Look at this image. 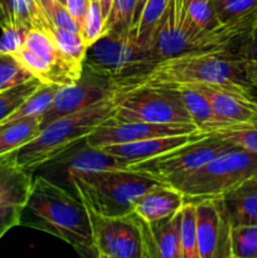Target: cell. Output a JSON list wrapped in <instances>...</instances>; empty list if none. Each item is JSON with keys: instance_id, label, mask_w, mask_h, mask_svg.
<instances>
[{"instance_id": "obj_36", "label": "cell", "mask_w": 257, "mask_h": 258, "mask_svg": "<svg viewBox=\"0 0 257 258\" xmlns=\"http://www.w3.org/2000/svg\"><path fill=\"white\" fill-rule=\"evenodd\" d=\"M2 37H0V50L7 53H14L19 49L24 43L25 34L28 32L19 29V28L12 27V25H3Z\"/></svg>"}, {"instance_id": "obj_15", "label": "cell", "mask_w": 257, "mask_h": 258, "mask_svg": "<svg viewBox=\"0 0 257 258\" xmlns=\"http://www.w3.org/2000/svg\"><path fill=\"white\" fill-rule=\"evenodd\" d=\"M143 232L144 258H183L179 212L168 218L146 222L138 216Z\"/></svg>"}, {"instance_id": "obj_2", "label": "cell", "mask_w": 257, "mask_h": 258, "mask_svg": "<svg viewBox=\"0 0 257 258\" xmlns=\"http://www.w3.org/2000/svg\"><path fill=\"white\" fill-rule=\"evenodd\" d=\"M30 226L58 237L86 256L96 257L87 207L76 193L43 175H34L25 208Z\"/></svg>"}, {"instance_id": "obj_30", "label": "cell", "mask_w": 257, "mask_h": 258, "mask_svg": "<svg viewBox=\"0 0 257 258\" xmlns=\"http://www.w3.org/2000/svg\"><path fill=\"white\" fill-rule=\"evenodd\" d=\"M52 33L55 43L59 49L65 53L66 57L70 58L76 64L83 66L88 47L86 45L81 33L60 29L57 27H53Z\"/></svg>"}, {"instance_id": "obj_32", "label": "cell", "mask_w": 257, "mask_h": 258, "mask_svg": "<svg viewBox=\"0 0 257 258\" xmlns=\"http://www.w3.org/2000/svg\"><path fill=\"white\" fill-rule=\"evenodd\" d=\"M213 5L221 24L257 12V0H213Z\"/></svg>"}, {"instance_id": "obj_10", "label": "cell", "mask_w": 257, "mask_h": 258, "mask_svg": "<svg viewBox=\"0 0 257 258\" xmlns=\"http://www.w3.org/2000/svg\"><path fill=\"white\" fill-rule=\"evenodd\" d=\"M121 92L123 90L116 78L83 64L82 73L76 82L58 88L48 110L40 116V127L44 128L62 116L77 112Z\"/></svg>"}, {"instance_id": "obj_18", "label": "cell", "mask_w": 257, "mask_h": 258, "mask_svg": "<svg viewBox=\"0 0 257 258\" xmlns=\"http://www.w3.org/2000/svg\"><path fill=\"white\" fill-rule=\"evenodd\" d=\"M185 203V197L174 186L159 184L135 202L134 213L146 222L159 221L174 216Z\"/></svg>"}, {"instance_id": "obj_46", "label": "cell", "mask_w": 257, "mask_h": 258, "mask_svg": "<svg viewBox=\"0 0 257 258\" xmlns=\"http://www.w3.org/2000/svg\"><path fill=\"white\" fill-rule=\"evenodd\" d=\"M95 2H98V0H95Z\"/></svg>"}, {"instance_id": "obj_42", "label": "cell", "mask_w": 257, "mask_h": 258, "mask_svg": "<svg viewBox=\"0 0 257 258\" xmlns=\"http://www.w3.org/2000/svg\"><path fill=\"white\" fill-rule=\"evenodd\" d=\"M146 0H136V7H135V12H134V18H133V27H135V25L138 24Z\"/></svg>"}, {"instance_id": "obj_7", "label": "cell", "mask_w": 257, "mask_h": 258, "mask_svg": "<svg viewBox=\"0 0 257 258\" xmlns=\"http://www.w3.org/2000/svg\"><path fill=\"white\" fill-rule=\"evenodd\" d=\"M232 146L233 145L217 135L203 133L196 140L189 141L150 160L135 164L131 169L149 174L163 184L175 188L203 164Z\"/></svg>"}, {"instance_id": "obj_43", "label": "cell", "mask_w": 257, "mask_h": 258, "mask_svg": "<svg viewBox=\"0 0 257 258\" xmlns=\"http://www.w3.org/2000/svg\"><path fill=\"white\" fill-rule=\"evenodd\" d=\"M100 2V7H101V10H102V15L103 18H107L108 13H110L111 10V7H112V3L113 0H98Z\"/></svg>"}, {"instance_id": "obj_24", "label": "cell", "mask_w": 257, "mask_h": 258, "mask_svg": "<svg viewBox=\"0 0 257 258\" xmlns=\"http://www.w3.org/2000/svg\"><path fill=\"white\" fill-rule=\"evenodd\" d=\"M59 87L60 86L57 85H44V83H42L29 97L25 98L10 115H8L0 122V126L4 125V123L12 122V121L22 120V118L42 116L50 106Z\"/></svg>"}, {"instance_id": "obj_20", "label": "cell", "mask_w": 257, "mask_h": 258, "mask_svg": "<svg viewBox=\"0 0 257 258\" xmlns=\"http://www.w3.org/2000/svg\"><path fill=\"white\" fill-rule=\"evenodd\" d=\"M3 25H12L29 32L42 29L53 32V24L39 0H2Z\"/></svg>"}, {"instance_id": "obj_26", "label": "cell", "mask_w": 257, "mask_h": 258, "mask_svg": "<svg viewBox=\"0 0 257 258\" xmlns=\"http://www.w3.org/2000/svg\"><path fill=\"white\" fill-rule=\"evenodd\" d=\"M206 134H213L231 145L257 154V122L221 126Z\"/></svg>"}, {"instance_id": "obj_13", "label": "cell", "mask_w": 257, "mask_h": 258, "mask_svg": "<svg viewBox=\"0 0 257 258\" xmlns=\"http://www.w3.org/2000/svg\"><path fill=\"white\" fill-rule=\"evenodd\" d=\"M115 168H131V164L103 149L90 146L83 140L43 165L39 170L45 173L43 176L66 186L68 185V178L73 173Z\"/></svg>"}, {"instance_id": "obj_9", "label": "cell", "mask_w": 257, "mask_h": 258, "mask_svg": "<svg viewBox=\"0 0 257 258\" xmlns=\"http://www.w3.org/2000/svg\"><path fill=\"white\" fill-rule=\"evenodd\" d=\"M112 121L194 125L173 88H140L123 92Z\"/></svg>"}, {"instance_id": "obj_12", "label": "cell", "mask_w": 257, "mask_h": 258, "mask_svg": "<svg viewBox=\"0 0 257 258\" xmlns=\"http://www.w3.org/2000/svg\"><path fill=\"white\" fill-rule=\"evenodd\" d=\"M198 258H231V228L223 197L196 202Z\"/></svg>"}, {"instance_id": "obj_11", "label": "cell", "mask_w": 257, "mask_h": 258, "mask_svg": "<svg viewBox=\"0 0 257 258\" xmlns=\"http://www.w3.org/2000/svg\"><path fill=\"white\" fill-rule=\"evenodd\" d=\"M87 212L96 257L144 258L143 232L134 212L121 217L101 216L88 207Z\"/></svg>"}, {"instance_id": "obj_21", "label": "cell", "mask_w": 257, "mask_h": 258, "mask_svg": "<svg viewBox=\"0 0 257 258\" xmlns=\"http://www.w3.org/2000/svg\"><path fill=\"white\" fill-rule=\"evenodd\" d=\"M223 199L232 226L257 224V176Z\"/></svg>"}, {"instance_id": "obj_14", "label": "cell", "mask_w": 257, "mask_h": 258, "mask_svg": "<svg viewBox=\"0 0 257 258\" xmlns=\"http://www.w3.org/2000/svg\"><path fill=\"white\" fill-rule=\"evenodd\" d=\"M198 131L194 125H178V123H151V122H115L112 117L98 126L92 134L85 139L86 144L93 148L118 145L134 143L144 139L160 138V136L181 135ZM201 131V130H199Z\"/></svg>"}, {"instance_id": "obj_37", "label": "cell", "mask_w": 257, "mask_h": 258, "mask_svg": "<svg viewBox=\"0 0 257 258\" xmlns=\"http://www.w3.org/2000/svg\"><path fill=\"white\" fill-rule=\"evenodd\" d=\"M24 207L0 206V239L15 226L22 223Z\"/></svg>"}, {"instance_id": "obj_3", "label": "cell", "mask_w": 257, "mask_h": 258, "mask_svg": "<svg viewBox=\"0 0 257 258\" xmlns=\"http://www.w3.org/2000/svg\"><path fill=\"white\" fill-rule=\"evenodd\" d=\"M123 92L50 122L32 141L13 153L15 163L24 170L34 174L43 165L85 140L98 126L110 120Z\"/></svg>"}, {"instance_id": "obj_31", "label": "cell", "mask_w": 257, "mask_h": 258, "mask_svg": "<svg viewBox=\"0 0 257 258\" xmlns=\"http://www.w3.org/2000/svg\"><path fill=\"white\" fill-rule=\"evenodd\" d=\"M185 12L189 20L202 30H213L221 24L213 0H185Z\"/></svg>"}, {"instance_id": "obj_33", "label": "cell", "mask_w": 257, "mask_h": 258, "mask_svg": "<svg viewBox=\"0 0 257 258\" xmlns=\"http://www.w3.org/2000/svg\"><path fill=\"white\" fill-rule=\"evenodd\" d=\"M40 85L42 82L38 78H32L23 85L0 92V122L8 115H10L25 98L29 97Z\"/></svg>"}, {"instance_id": "obj_35", "label": "cell", "mask_w": 257, "mask_h": 258, "mask_svg": "<svg viewBox=\"0 0 257 258\" xmlns=\"http://www.w3.org/2000/svg\"><path fill=\"white\" fill-rule=\"evenodd\" d=\"M103 25H105V18L102 15L100 2L91 0L81 29V35L87 47L92 45L103 34Z\"/></svg>"}, {"instance_id": "obj_38", "label": "cell", "mask_w": 257, "mask_h": 258, "mask_svg": "<svg viewBox=\"0 0 257 258\" xmlns=\"http://www.w3.org/2000/svg\"><path fill=\"white\" fill-rule=\"evenodd\" d=\"M48 17H49L53 27L60 28V29L71 30V32L80 33L77 24L75 23L73 18L71 17V14H70V12L67 10V8H66L65 5L59 4L58 2H54V4H53V7H52V9H50Z\"/></svg>"}, {"instance_id": "obj_44", "label": "cell", "mask_w": 257, "mask_h": 258, "mask_svg": "<svg viewBox=\"0 0 257 258\" xmlns=\"http://www.w3.org/2000/svg\"><path fill=\"white\" fill-rule=\"evenodd\" d=\"M55 2H58V3H59V4L65 5V7H66V3H67V0H55Z\"/></svg>"}, {"instance_id": "obj_45", "label": "cell", "mask_w": 257, "mask_h": 258, "mask_svg": "<svg viewBox=\"0 0 257 258\" xmlns=\"http://www.w3.org/2000/svg\"><path fill=\"white\" fill-rule=\"evenodd\" d=\"M0 3H2V0H0ZM0 7H2V5H0Z\"/></svg>"}, {"instance_id": "obj_8", "label": "cell", "mask_w": 257, "mask_h": 258, "mask_svg": "<svg viewBox=\"0 0 257 258\" xmlns=\"http://www.w3.org/2000/svg\"><path fill=\"white\" fill-rule=\"evenodd\" d=\"M12 54L44 85H71L80 78L83 71V66L76 64L66 57L55 43L53 33L47 30H29L22 47Z\"/></svg>"}, {"instance_id": "obj_23", "label": "cell", "mask_w": 257, "mask_h": 258, "mask_svg": "<svg viewBox=\"0 0 257 258\" xmlns=\"http://www.w3.org/2000/svg\"><path fill=\"white\" fill-rule=\"evenodd\" d=\"M40 116L12 121L0 126V158L15 153L40 133Z\"/></svg>"}, {"instance_id": "obj_40", "label": "cell", "mask_w": 257, "mask_h": 258, "mask_svg": "<svg viewBox=\"0 0 257 258\" xmlns=\"http://www.w3.org/2000/svg\"><path fill=\"white\" fill-rule=\"evenodd\" d=\"M90 2L91 0H67V3H66V8H67L71 17L73 18L75 23L77 24L80 33L81 29H82L83 22H85V17Z\"/></svg>"}, {"instance_id": "obj_4", "label": "cell", "mask_w": 257, "mask_h": 258, "mask_svg": "<svg viewBox=\"0 0 257 258\" xmlns=\"http://www.w3.org/2000/svg\"><path fill=\"white\" fill-rule=\"evenodd\" d=\"M163 184L149 174L131 168H115L71 174L68 185L96 213L121 217L134 212L135 202Z\"/></svg>"}, {"instance_id": "obj_41", "label": "cell", "mask_w": 257, "mask_h": 258, "mask_svg": "<svg viewBox=\"0 0 257 258\" xmlns=\"http://www.w3.org/2000/svg\"><path fill=\"white\" fill-rule=\"evenodd\" d=\"M244 71H246V77L251 87L254 92H257V62H244Z\"/></svg>"}, {"instance_id": "obj_19", "label": "cell", "mask_w": 257, "mask_h": 258, "mask_svg": "<svg viewBox=\"0 0 257 258\" xmlns=\"http://www.w3.org/2000/svg\"><path fill=\"white\" fill-rule=\"evenodd\" d=\"M34 174L20 168L13 154L0 158V206H27Z\"/></svg>"}, {"instance_id": "obj_22", "label": "cell", "mask_w": 257, "mask_h": 258, "mask_svg": "<svg viewBox=\"0 0 257 258\" xmlns=\"http://www.w3.org/2000/svg\"><path fill=\"white\" fill-rule=\"evenodd\" d=\"M178 92L181 103L188 111L194 125L202 133H209L217 127H221L222 123L217 120L208 98L197 87H180L173 88Z\"/></svg>"}, {"instance_id": "obj_16", "label": "cell", "mask_w": 257, "mask_h": 258, "mask_svg": "<svg viewBox=\"0 0 257 258\" xmlns=\"http://www.w3.org/2000/svg\"><path fill=\"white\" fill-rule=\"evenodd\" d=\"M197 88L208 98L222 126L257 122V101L208 86H198Z\"/></svg>"}, {"instance_id": "obj_34", "label": "cell", "mask_w": 257, "mask_h": 258, "mask_svg": "<svg viewBox=\"0 0 257 258\" xmlns=\"http://www.w3.org/2000/svg\"><path fill=\"white\" fill-rule=\"evenodd\" d=\"M136 0H113L110 13L105 20L103 33L112 29H126L133 27Z\"/></svg>"}, {"instance_id": "obj_29", "label": "cell", "mask_w": 257, "mask_h": 258, "mask_svg": "<svg viewBox=\"0 0 257 258\" xmlns=\"http://www.w3.org/2000/svg\"><path fill=\"white\" fill-rule=\"evenodd\" d=\"M33 77L29 71L12 54L0 50V92L23 85Z\"/></svg>"}, {"instance_id": "obj_27", "label": "cell", "mask_w": 257, "mask_h": 258, "mask_svg": "<svg viewBox=\"0 0 257 258\" xmlns=\"http://www.w3.org/2000/svg\"><path fill=\"white\" fill-rule=\"evenodd\" d=\"M179 216H180V241L183 258H198L196 202L185 199V203L179 211Z\"/></svg>"}, {"instance_id": "obj_25", "label": "cell", "mask_w": 257, "mask_h": 258, "mask_svg": "<svg viewBox=\"0 0 257 258\" xmlns=\"http://www.w3.org/2000/svg\"><path fill=\"white\" fill-rule=\"evenodd\" d=\"M170 0H146L145 5H144L140 19L135 25V29L139 43L145 50L165 15Z\"/></svg>"}, {"instance_id": "obj_1", "label": "cell", "mask_w": 257, "mask_h": 258, "mask_svg": "<svg viewBox=\"0 0 257 258\" xmlns=\"http://www.w3.org/2000/svg\"><path fill=\"white\" fill-rule=\"evenodd\" d=\"M244 62L228 49L194 52L163 59L140 75L117 80L126 92L140 88H219L254 100V91L246 77Z\"/></svg>"}, {"instance_id": "obj_5", "label": "cell", "mask_w": 257, "mask_h": 258, "mask_svg": "<svg viewBox=\"0 0 257 258\" xmlns=\"http://www.w3.org/2000/svg\"><path fill=\"white\" fill-rule=\"evenodd\" d=\"M257 176V154L232 146L175 186L186 201L221 198Z\"/></svg>"}, {"instance_id": "obj_6", "label": "cell", "mask_w": 257, "mask_h": 258, "mask_svg": "<svg viewBox=\"0 0 257 258\" xmlns=\"http://www.w3.org/2000/svg\"><path fill=\"white\" fill-rule=\"evenodd\" d=\"M83 64L116 80L133 77L154 66L139 43L135 27L103 33L87 48Z\"/></svg>"}, {"instance_id": "obj_28", "label": "cell", "mask_w": 257, "mask_h": 258, "mask_svg": "<svg viewBox=\"0 0 257 258\" xmlns=\"http://www.w3.org/2000/svg\"><path fill=\"white\" fill-rule=\"evenodd\" d=\"M231 258H257V224L232 226Z\"/></svg>"}, {"instance_id": "obj_17", "label": "cell", "mask_w": 257, "mask_h": 258, "mask_svg": "<svg viewBox=\"0 0 257 258\" xmlns=\"http://www.w3.org/2000/svg\"><path fill=\"white\" fill-rule=\"evenodd\" d=\"M202 131H196L190 134H181V135H171V136H160V138L144 139L140 141H134L127 144H118V145L105 146L103 149L107 153L112 154L116 158L123 159L128 161L131 166L141 161L150 160L156 158L161 154L170 151L178 146L184 145L191 140H196L202 135Z\"/></svg>"}, {"instance_id": "obj_39", "label": "cell", "mask_w": 257, "mask_h": 258, "mask_svg": "<svg viewBox=\"0 0 257 258\" xmlns=\"http://www.w3.org/2000/svg\"><path fill=\"white\" fill-rule=\"evenodd\" d=\"M237 54L244 60L257 62V22L249 32L239 40L237 45Z\"/></svg>"}]
</instances>
